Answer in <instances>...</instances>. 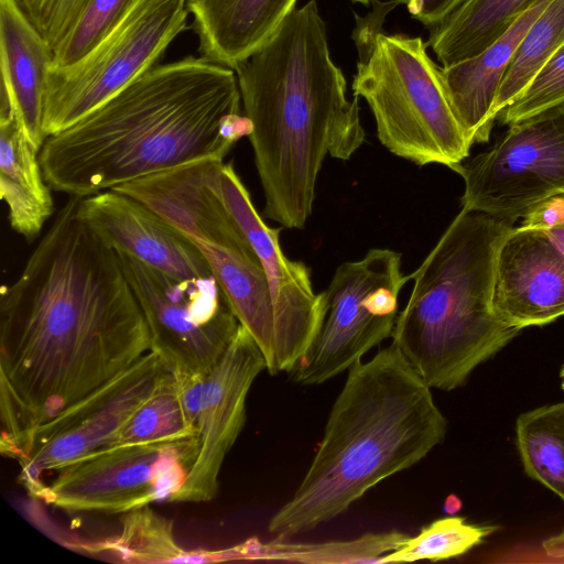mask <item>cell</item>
Listing matches in <instances>:
<instances>
[{"instance_id": "1", "label": "cell", "mask_w": 564, "mask_h": 564, "mask_svg": "<svg viewBox=\"0 0 564 564\" xmlns=\"http://www.w3.org/2000/svg\"><path fill=\"white\" fill-rule=\"evenodd\" d=\"M70 196L0 293L1 453L20 460L35 431L151 351L117 252Z\"/></svg>"}, {"instance_id": "2", "label": "cell", "mask_w": 564, "mask_h": 564, "mask_svg": "<svg viewBox=\"0 0 564 564\" xmlns=\"http://www.w3.org/2000/svg\"><path fill=\"white\" fill-rule=\"evenodd\" d=\"M241 106L234 69L200 55L158 64L45 139V182L83 198L193 161L224 160L251 133Z\"/></svg>"}, {"instance_id": "3", "label": "cell", "mask_w": 564, "mask_h": 564, "mask_svg": "<svg viewBox=\"0 0 564 564\" xmlns=\"http://www.w3.org/2000/svg\"><path fill=\"white\" fill-rule=\"evenodd\" d=\"M264 194V215L301 229L326 155L347 161L365 142L358 97L334 63L316 0L296 7L235 69Z\"/></svg>"}, {"instance_id": "4", "label": "cell", "mask_w": 564, "mask_h": 564, "mask_svg": "<svg viewBox=\"0 0 564 564\" xmlns=\"http://www.w3.org/2000/svg\"><path fill=\"white\" fill-rule=\"evenodd\" d=\"M348 370L312 464L269 521L279 539L333 520L445 437L447 421L431 388L393 344Z\"/></svg>"}, {"instance_id": "5", "label": "cell", "mask_w": 564, "mask_h": 564, "mask_svg": "<svg viewBox=\"0 0 564 564\" xmlns=\"http://www.w3.org/2000/svg\"><path fill=\"white\" fill-rule=\"evenodd\" d=\"M512 224L462 209L422 264L392 344L430 388L454 390L521 332L492 307L496 260Z\"/></svg>"}, {"instance_id": "6", "label": "cell", "mask_w": 564, "mask_h": 564, "mask_svg": "<svg viewBox=\"0 0 564 564\" xmlns=\"http://www.w3.org/2000/svg\"><path fill=\"white\" fill-rule=\"evenodd\" d=\"M375 9L368 20L358 19L354 33L359 53L354 97L367 101L378 139L392 154L455 172L471 144L451 107L441 67L421 36L382 32L387 13Z\"/></svg>"}, {"instance_id": "7", "label": "cell", "mask_w": 564, "mask_h": 564, "mask_svg": "<svg viewBox=\"0 0 564 564\" xmlns=\"http://www.w3.org/2000/svg\"><path fill=\"white\" fill-rule=\"evenodd\" d=\"M187 0H138L86 55L48 72L44 133L59 132L158 65L187 30Z\"/></svg>"}, {"instance_id": "8", "label": "cell", "mask_w": 564, "mask_h": 564, "mask_svg": "<svg viewBox=\"0 0 564 564\" xmlns=\"http://www.w3.org/2000/svg\"><path fill=\"white\" fill-rule=\"evenodd\" d=\"M401 253L369 250L340 264L323 292L325 315L307 350L289 372L293 381L319 384L349 369L392 335L398 295L411 280L401 270Z\"/></svg>"}, {"instance_id": "9", "label": "cell", "mask_w": 564, "mask_h": 564, "mask_svg": "<svg viewBox=\"0 0 564 564\" xmlns=\"http://www.w3.org/2000/svg\"><path fill=\"white\" fill-rule=\"evenodd\" d=\"M196 435L105 446L56 470L39 495L67 512L128 513L171 502L196 459Z\"/></svg>"}, {"instance_id": "10", "label": "cell", "mask_w": 564, "mask_h": 564, "mask_svg": "<svg viewBox=\"0 0 564 564\" xmlns=\"http://www.w3.org/2000/svg\"><path fill=\"white\" fill-rule=\"evenodd\" d=\"M117 254L148 324L151 351L175 373L208 371L239 327L216 278L180 279Z\"/></svg>"}, {"instance_id": "11", "label": "cell", "mask_w": 564, "mask_h": 564, "mask_svg": "<svg viewBox=\"0 0 564 564\" xmlns=\"http://www.w3.org/2000/svg\"><path fill=\"white\" fill-rule=\"evenodd\" d=\"M509 126L491 149L455 172L465 184L462 209L513 224L564 193V102Z\"/></svg>"}, {"instance_id": "12", "label": "cell", "mask_w": 564, "mask_h": 564, "mask_svg": "<svg viewBox=\"0 0 564 564\" xmlns=\"http://www.w3.org/2000/svg\"><path fill=\"white\" fill-rule=\"evenodd\" d=\"M264 369L261 350L239 324L228 348L208 371L176 373L198 449L171 502H207L217 496L223 464L245 425L248 392Z\"/></svg>"}, {"instance_id": "13", "label": "cell", "mask_w": 564, "mask_h": 564, "mask_svg": "<svg viewBox=\"0 0 564 564\" xmlns=\"http://www.w3.org/2000/svg\"><path fill=\"white\" fill-rule=\"evenodd\" d=\"M170 368L149 351L127 370L91 391L34 433L19 460L23 484L39 497L43 474L58 470L107 446L132 414L149 399Z\"/></svg>"}, {"instance_id": "14", "label": "cell", "mask_w": 564, "mask_h": 564, "mask_svg": "<svg viewBox=\"0 0 564 564\" xmlns=\"http://www.w3.org/2000/svg\"><path fill=\"white\" fill-rule=\"evenodd\" d=\"M220 186L226 207L250 242L267 276L275 322V375L290 372L321 328L325 315L323 292H314L305 263L290 260L283 253L280 228L269 227L260 217L231 163H224Z\"/></svg>"}, {"instance_id": "15", "label": "cell", "mask_w": 564, "mask_h": 564, "mask_svg": "<svg viewBox=\"0 0 564 564\" xmlns=\"http://www.w3.org/2000/svg\"><path fill=\"white\" fill-rule=\"evenodd\" d=\"M223 166L221 159H202L112 189L144 204L192 239L229 248L247 246L223 198Z\"/></svg>"}, {"instance_id": "16", "label": "cell", "mask_w": 564, "mask_h": 564, "mask_svg": "<svg viewBox=\"0 0 564 564\" xmlns=\"http://www.w3.org/2000/svg\"><path fill=\"white\" fill-rule=\"evenodd\" d=\"M78 216L117 252L180 279L214 278L188 236L130 196L107 189L83 197Z\"/></svg>"}, {"instance_id": "17", "label": "cell", "mask_w": 564, "mask_h": 564, "mask_svg": "<svg viewBox=\"0 0 564 564\" xmlns=\"http://www.w3.org/2000/svg\"><path fill=\"white\" fill-rule=\"evenodd\" d=\"M492 307L499 319L520 329L564 315V253L542 230L520 226L503 239Z\"/></svg>"}, {"instance_id": "18", "label": "cell", "mask_w": 564, "mask_h": 564, "mask_svg": "<svg viewBox=\"0 0 564 564\" xmlns=\"http://www.w3.org/2000/svg\"><path fill=\"white\" fill-rule=\"evenodd\" d=\"M54 50L19 0H0V107L9 108L42 148L44 104Z\"/></svg>"}, {"instance_id": "19", "label": "cell", "mask_w": 564, "mask_h": 564, "mask_svg": "<svg viewBox=\"0 0 564 564\" xmlns=\"http://www.w3.org/2000/svg\"><path fill=\"white\" fill-rule=\"evenodd\" d=\"M550 1L534 0L479 54L441 67L448 101L471 145L488 142L503 77L524 34Z\"/></svg>"}, {"instance_id": "20", "label": "cell", "mask_w": 564, "mask_h": 564, "mask_svg": "<svg viewBox=\"0 0 564 564\" xmlns=\"http://www.w3.org/2000/svg\"><path fill=\"white\" fill-rule=\"evenodd\" d=\"M200 56L236 69L296 8L297 0H188Z\"/></svg>"}, {"instance_id": "21", "label": "cell", "mask_w": 564, "mask_h": 564, "mask_svg": "<svg viewBox=\"0 0 564 564\" xmlns=\"http://www.w3.org/2000/svg\"><path fill=\"white\" fill-rule=\"evenodd\" d=\"M40 150L15 115L0 107V195L12 229L28 240L40 234L54 210Z\"/></svg>"}, {"instance_id": "22", "label": "cell", "mask_w": 564, "mask_h": 564, "mask_svg": "<svg viewBox=\"0 0 564 564\" xmlns=\"http://www.w3.org/2000/svg\"><path fill=\"white\" fill-rule=\"evenodd\" d=\"M534 0H466L446 20L430 29L426 42L442 67L484 51Z\"/></svg>"}, {"instance_id": "23", "label": "cell", "mask_w": 564, "mask_h": 564, "mask_svg": "<svg viewBox=\"0 0 564 564\" xmlns=\"http://www.w3.org/2000/svg\"><path fill=\"white\" fill-rule=\"evenodd\" d=\"M91 552L133 563H207L210 551H185L175 541L173 523L149 506L126 513L121 533L98 542Z\"/></svg>"}, {"instance_id": "24", "label": "cell", "mask_w": 564, "mask_h": 564, "mask_svg": "<svg viewBox=\"0 0 564 564\" xmlns=\"http://www.w3.org/2000/svg\"><path fill=\"white\" fill-rule=\"evenodd\" d=\"M516 435L528 476L564 502V402L520 414Z\"/></svg>"}, {"instance_id": "25", "label": "cell", "mask_w": 564, "mask_h": 564, "mask_svg": "<svg viewBox=\"0 0 564 564\" xmlns=\"http://www.w3.org/2000/svg\"><path fill=\"white\" fill-rule=\"evenodd\" d=\"M408 535L389 531L367 533L350 541L324 543H259L249 540L235 546L237 560H278L304 563H377L384 554L399 549Z\"/></svg>"}, {"instance_id": "26", "label": "cell", "mask_w": 564, "mask_h": 564, "mask_svg": "<svg viewBox=\"0 0 564 564\" xmlns=\"http://www.w3.org/2000/svg\"><path fill=\"white\" fill-rule=\"evenodd\" d=\"M196 435L186 412L177 375L165 372L149 399L107 446L139 444Z\"/></svg>"}, {"instance_id": "27", "label": "cell", "mask_w": 564, "mask_h": 564, "mask_svg": "<svg viewBox=\"0 0 564 564\" xmlns=\"http://www.w3.org/2000/svg\"><path fill=\"white\" fill-rule=\"evenodd\" d=\"M563 45L564 0H551L518 46L494 105L496 118L522 93L542 65Z\"/></svg>"}, {"instance_id": "28", "label": "cell", "mask_w": 564, "mask_h": 564, "mask_svg": "<svg viewBox=\"0 0 564 564\" xmlns=\"http://www.w3.org/2000/svg\"><path fill=\"white\" fill-rule=\"evenodd\" d=\"M495 531L494 527L466 523L460 517L433 521L397 550L381 556L377 563H404L419 560H446L459 556Z\"/></svg>"}, {"instance_id": "29", "label": "cell", "mask_w": 564, "mask_h": 564, "mask_svg": "<svg viewBox=\"0 0 564 564\" xmlns=\"http://www.w3.org/2000/svg\"><path fill=\"white\" fill-rule=\"evenodd\" d=\"M138 0H88L62 42L54 50V67L68 66L95 47Z\"/></svg>"}, {"instance_id": "30", "label": "cell", "mask_w": 564, "mask_h": 564, "mask_svg": "<svg viewBox=\"0 0 564 564\" xmlns=\"http://www.w3.org/2000/svg\"><path fill=\"white\" fill-rule=\"evenodd\" d=\"M564 102V45L538 70L522 93L501 112L505 124Z\"/></svg>"}, {"instance_id": "31", "label": "cell", "mask_w": 564, "mask_h": 564, "mask_svg": "<svg viewBox=\"0 0 564 564\" xmlns=\"http://www.w3.org/2000/svg\"><path fill=\"white\" fill-rule=\"evenodd\" d=\"M25 13L55 50L88 0H23Z\"/></svg>"}, {"instance_id": "32", "label": "cell", "mask_w": 564, "mask_h": 564, "mask_svg": "<svg viewBox=\"0 0 564 564\" xmlns=\"http://www.w3.org/2000/svg\"><path fill=\"white\" fill-rule=\"evenodd\" d=\"M522 218L521 226L542 230L564 253V193L534 205Z\"/></svg>"}, {"instance_id": "33", "label": "cell", "mask_w": 564, "mask_h": 564, "mask_svg": "<svg viewBox=\"0 0 564 564\" xmlns=\"http://www.w3.org/2000/svg\"><path fill=\"white\" fill-rule=\"evenodd\" d=\"M466 0H389L394 8L405 6L413 19L429 30L446 20Z\"/></svg>"}, {"instance_id": "34", "label": "cell", "mask_w": 564, "mask_h": 564, "mask_svg": "<svg viewBox=\"0 0 564 564\" xmlns=\"http://www.w3.org/2000/svg\"><path fill=\"white\" fill-rule=\"evenodd\" d=\"M541 546L547 558L554 562H564V529L545 539Z\"/></svg>"}, {"instance_id": "35", "label": "cell", "mask_w": 564, "mask_h": 564, "mask_svg": "<svg viewBox=\"0 0 564 564\" xmlns=\"http://www.w3.org/2000/svg\"><path fill=\"white\" fill-rule=\"evenodd\" d=\"M350 2L352 3H360V4H364V6H369L371 3H376L378 2L377 0H349Z\"/></svg>"}, {"instance_id": "36", "label": "cell", "mask_w": 564, "mask_h": 564, "mask_svg": "<svg viewBox=\"0 0 564 564\" xmlns=\"http://www.w3.org/2000/svg\"><path fill=\"white\" fill-rule=\"evenodd\" d=\"M560 377H561L562 379H564V365H563V366H562V368H561Z\"/></svg>"}, {"instance_id": "37", "label": "cell", "mask_w": 564, "mask_h": 564, "mask_svg": "<svg viewBox=\"0 0 564 564\" xmlns=\"http://www.w3.org/2000/svg\"><path fill=\"white\" fill-rule=\"evenodd\" d=\"M562 389L564 390V379H563V382H562Z\"/></svg>"}, {"instance_id": "38", "label": "cell", "mask_w": 564, "mask_h": 564, "mask_svg": "<svg viewBox=\"0 0 564 564\" xmlns=\"http://www.w3.org/2000/svg\"><path fill=\"white\" fill-rule=\"evenodd\" d=\"M19 1H23V0H19Z\"/></svg>"}, {"instance_id": "39", "label": "cell", "mask_w": 564, "mask_h": 564, "mask_svg": "<svg viewBox=\"0 0 564 564\" xmlns=\"http://www.w3.org/2000/svg\"><path fill=\"white\" fill-rule=\"evenodd\" d=\"M188 1V0H187Z\"/></svg>"}]
</instances>
